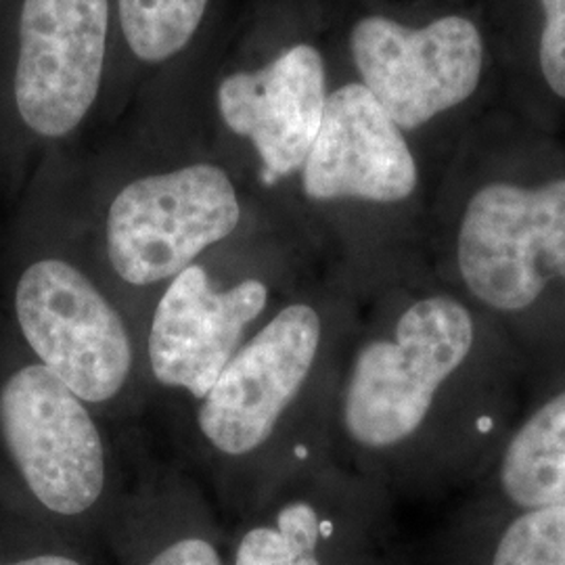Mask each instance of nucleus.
<instances>
[{
	"instance_id": "nucleus-1",
	"label": "nucleus",
	"mask_w": 565,
	"mask_h": 565,
	"mask_svg": "<svg viewBox=\"0 0 565 565\" xmlns=\"http://www.w3.org/2000/svg\"><path fill=\"white\" fill-rule=\"evenodd\" d=\"M375 303L343 356L335 440L371 484L448 505L484 478L524 415L527 366L431 268Z\"/></svg>"
},
{
	"instance_id": "nucleus-2",
	"label": "nucleus",
	"mask_w": 565,
	"mask_h": 565,
	"mask_svg": "<svg viewBox=\"0 0 565 565\" xmlns=\"http://www.w3.org/2000/svg\"><path fill=\"white\" fill-rule=\"evenodd\" d=\"M431 270L503 329L534 394L565 382V174L471 186Z\"/></svg>"
},
{
	"instance_id": "nucleus-3",
	"label": "nucleus",
	"mask_w": 565,
	"mask_h": 565,
	"mask_svg": "<svg viewBox=\"0 0 565 565\" xmlns=\"http://www.w3.org/2000/svg\"><path fill=\"white\" fill-rule=\"evenodd\" d=\"M350 335L331 303H287L237 350L203 398L198 424L205 440L228 457L266 445L319 380L342 373Z\"/></svg>"
},
{
	"instance_id": "nucleus-4",
	"label": "nucleus",
	"mask_w": 565,
	"mask_h": 565,
	"mask_svg": "<svg viewBox=\"0 0 565 565\" xmlns=\"http://www.w3.org/2000/svg\"><path fill=\"white\" fill-rule=\"evenodd\" d=\"M239 223L231 177L221 166L191 163L121 189L107 212V256L121 281L147 287L174 279Z\"/></svg>"
},
{
	"instance_id": "nucleus-5",
	"label": "nucleus",
	"mask_w": 565,
	"mask_h": 565,
	"mask_svg": "<svg viewBox=\"0 0 565 565\" xmlns=\"http://www.w3.org/2000/svg\"><path fill=\"white\" fill-rule=\"evenodd\" d=\"M15 312L30 348L81 401L102 404L124 390L132 345L120 315L78 266L46 258L28 266Z\"/></svg>"
},
{
	"instance_id": "nucleus-6",
	"label": "nucleus",
	"mask_w": 565,
	"mask_h": 565,
	"mask_svg": "<svg viewBox=\"0 0 565 565\" xmlns=\"http://www.w3.org/2000/svg\"><path fill=\"white\" fill-rule=\"evenodd\" d=\"M0 431L32 494L60 515L97 505L107 480L99 427L44 364H28L0 390Z\"/></svg>"
},
{
	"instance_id": "nucleus-7",
	"label": "nucleus",
	"mask_w": 565,
	"mask_h": 565,
	"mask_svg": "<svg viewBox=\"0 0 565 565\" xmlns=\"http://www.w3.org/2000/svg\"><path fill=\"white\" fill-rule=\"evenodd\" d=\"M350 49L361 84L401 130H417L467 102L484 65L478 28L459 15L425 28L371 15L352 28Z\"/></svg>"
},
{
	"instance_id": "nucleus-8",
	"label": "nucleus",
	"mask_w": 565,
	"mask_h": 565,
	"mask_svg": "<svg viewBox=\"0 0 565 565\" xmlns=\"http://www.w3.org/2000/svg\"><path fill=\"white\" fill-rule=\"evenodd\" d=\"M109 0H23L15 103L36 135L74 132L99 95Z\"/></svg>"
},
{
	"instance_id": "nucleus-9",
	"label": "nucleus",
	"mask_w": 565,
	"mask_h": 565,
	"mask_svg": "<svg viewBox=\"0 0 565 565\" xmlns=\"http://www.w3.org/2000/svg\"><path fill=\"white\" fill-rule=\"evenodd\" d=\"M419 182L403 130L366 86L345 84L327 97L321 130L302 168L310 202L403 205L417 195Z\"/></svg>"
},
{
	"instance_id": "nucleus-10",
	"label": "nucleus",
	"mask_w": 565,
	"mask_h": 565,
	"mask_svg": "<svg viewBox=\"0 0 565 565\" xmlns=\"http://www.w3.org/2000/svg\"><path fill=\"white\" fill-rule=\"evenodd\" d=\"M266 306L268 287L260 279L218 289L203 266H186L166 287L153 315L149 363L156 380L203 401Z\"/></svg>"
},
{
	"instance_id": "nucleus-11",
	"label": "nucleus",
	"mask_w": 565,
	"mask_h": 565,
	"mask_svg": "<svg viewBox=\"0 0 565 565\" xmlns=\"http://www.w3.org/2000/svg\"><path fill=\"white\" fill-rule=\"evenodd\" d=\"M324 105L323 57L310 44L289 46L260 70L235 72L218 86L223 121L252 141L266 184L302 172Z\"/></svg>"
},
{
	"instance_id": "nucleus-12",
	"label": "nucleus",
	"mask_w": 565,
	"mask_h": 565,
	"mask_svg": "<svg viewBox=\"0 0 565 565\" xmlns=\"http://www.w3.org/2000/svg\"><path fill=\"white\" fill-rule=\"evenodd\" d=\"M308 488L243 536L235 565H338V546L384 520L382 488L356 473L327 469Z\"/></svg>"
},
{
	"instance_id": "nucleus-13",
	"label": "nucleus",
	"mask_w": 565,
	"mask_h": 565,
	"mask_svg": "<svg viewBox=\"0 0 565 565\" xmlns=\"http://www.w3.org/2000/svg\"><path fill=\"white\" fill-rule=\"evenodd\" d=\"M424 565H565V505L461 497L446 505Z\"/></svg>"
},
{
	"instance_id": "nucleus-14",
	"label": "nucleus",
	"mask_w": 565,
	"mask_h": 565,
	"mask_svg": "<svg viewBox=\"0 0 565 565\" xmlns=\"http://www.w3.org/2000/svg\"><path fill=\"white\" fill-rule=\"evenodd\" d=\"M463 497L520 509L565 505V382L532 396L492 467Z\"/></svg>"
},
{
	"instance_id": "nucleus-15",
	"label": "nucleus",
	"mask_w": 565,
	"mask_h": 565,
	"mask_svg": "<svg viewBox=\"0 0 565 565\" xmlns=\"http://www.w3.org/2000/svg\"><path fill=\"white\" fill-rule=\"evenodd\" d=\"M210 0H118L121 34L147 63L170 60L200 30Z\"/></svg>"
},
{
	"instance_id": "nucleus-16",
	"label": "nucleus",
	"mask_w": 565,
	"mask_h": 565,
	"mask_svg": "<svg viewBox=\"0 0 565 565\" xmlns=\"http://www.w3.org/2000/svg\"><path fill=\"white\" fill-rule=\"evenodd\" d=\"M545 30L541 39V67L546 84L565 99V0H541Z\"/></svg>"
},
{
	"instance_id": "nucleus-17",
	"label": "nucleus",
	"mask_w": 565,
	"mask_h": 565,
	"mask_svg": "<svg viewBox=\"0 0 565 565\" xmlns=\"http://www.w3.org/2000/svg\"><path fill=\"white\" fill-rule=\"evenodd\" d=\"M149 565H223L221 555L207 541L189 536L179 543L166 546Z\"/></svg>"
},
{
	"instance_id": "nucleus-18",
	"label": "nucleus",
	"mask_w": 565,
	"mask_h": 565,
	"mask_svg": "<svg viewBox=\"0 0 565 565\" xmlns=\"http://www.w3.org/2000/svg\"><path fill=\"white\" fill-rule=\"evenodd\" d=\"M11 565H82L76 559H70V557H63V555H36V557H30V559H23L18 564Z\"/></svg>"
}]
</instances>
